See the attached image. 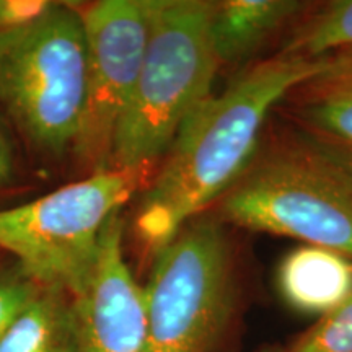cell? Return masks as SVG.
<instances>
[{"label":"cell","mask_w":352,"mask_h":352,"mask_svg":"<svg viewBox=\"0 0 352 352\" xmlns=\"http://www.w3.org/2000/svg\"><path fill=\"white\" fill-rule=\"evenodd\" d=\"M54 3L50 0H0V33L34 23L46 15Z\"/></svg>","instance_id":"cell-16"},{"label":"cell","mask_w":352,"mask_h":352,"mask_svg":"<svg viewBox=\"0 0 352 352\" xmlns=\"http://www.w3.org/2000/svg\"><path fill=\"white\" fill-rule=\"evenodd\" d=\"M0 352H78L72 296L38 285L0 336Z\"/></svg>","instance_id":"cell-11"},{"label":"cell","mask_w":352,"mask_h":352,"mask_svg":"<svg viewBox=\"0 0 352 352\" xmlns=\"http://www.w3.org/2000/svg\"><path fill=\"white\" fill-rule=\"evenodd\" d=\"M328 67V56L280 54L202 101L179 129L135 212V235L144 248L160 252L196 215L222 199L258 153L261 131L276 104Z\"/></svg>","instance_id":"cell-1"},{"label":"cell","mask_w":352,"mask_h":352,"mask_svg":"<svg viewBox=\"0 0 352 352\" xmlns=\"http://www.w3.org/2000/svg\"><path fill=\"white\" fill-rule=\"evenodd\" d=\"M220 217L352 259V179L302 134L258 151L220 199Z\"/></svg>","instance_id":"cell-3"},{"label":"cell","mask_w":352,"mask_h":352,"mask_svg":"<svg viewBox=\"0 0 352 352\" xmlns=\"http://www.w3.org/2000/svg\"><path fill=\"white\" fill-rule=\"evenodd\" d=\"M122 232L116 215L104 228L90 279L72 297L78 352H145L144 287L126 263Z\"/></svg>","instance_id":"cell-8"},{"label":"cell","mask_w":352,"mask_h":352,"mask_svg":"<svg viewBox=\"0 0 352 352\" xmlns=\"http://www.w3.org/2000/svg\"><path fill=\"white\" fill-rule=\"evenodd\" d=\"M305 85L307 91L292 108L300 134L352 179V87L320 78Z\"/></svg>","instance_id":"cell-12"},{"label":"cell","mask_w":352,"mask_h":352,"mask_svg":"<svg viewBox=\"0 0 352 352\" xmlns=\"http://www.w3.org/2000/svg\"><path fill=\"white\" fill-rule=\"evenodd\" d=\"M78 10L85 28L88 77L74 151L94 173L111 168L114 134L147 47L148 0H100Z\"/></svg>","instance_id":"cell-7"},{"label":"cell","mask_w":352,"mask_h":352,"mask_svg":"<svg viewBox=\"0 0 352 352\" xmlns=\"http://www.w3.org/2000/svg\"><path fill=\"white\" fill-rule=\"evenodd\" d=\"M328 57L329 67L323 76L318 77L320 80L352 87V51L338 52Z\"/></svg>","instance_id":"cell-17"},{"label":"cell","mask_w":352,"mask_h":352,"mask_svg":"<svg viewBox=\"0 0 352 352\" xmlns=\"http://www.w3.org/2000/svg\"><path fill=\"white\" fill-rule=\"evenodd\" d=\"M13 166H15V160H13L10 140L0 126V186L7 184L13 178Z\"/></svg>","instance_id":"cell-18"},{"label":"cell","mask_w":352,"mask_h":352,"mask_svg":"<svg viewBox=\"0 0 352 352\" xmlns=\"http://www.w3.org/2000/svg\"><path fill=\"white\" fill-rule=\"evenodd\" d=\"M36 289L38 284L28 279L20 267L0 272V336Z\"/></svg>","instance_id":"cell-15"},{"label":"cell","mask_w":352,"mask_h":352,"mask_svg":"<svg viewBox=\"0 0 352 352\" xmlns=\"http://www.w3.org/2000/svg\"><path fill=\"white\" fill-rule=\"evenodd\" d=\"M80 10L56 2L34 23L0 33V104L34 147L74 148L87 98Z\"/></svg>","instance_id":"cell-5"},{"label":"cell","mask_w":352,"mask_h":352,"mask_svg":"<svg viewBox=\"0 0 352 352\" xmlns=\"http://www.w3.org/2000/svg\"><path fill=\"white\" fill-rule=\"evenodd\" d=\"M277 283L290 307L328 315L352 298V259L321 246H298L280 263Z\"/></svg>","instance_id":"cell-9"},{"label":"cell","mask_w":352,"mask_h":352,"mask_svg":"<svg viewBox=\"0 0 352 352\" xmlns=\"http://www.w3.org/2000/svg\"><path fill=\"white\" fill-rule=\"evenodd\" d=\"M346 51H352V0H336L298 25L280 54L320 59Z\"/></svg>","instance_id":"cell-13"},{"label":"cell","mask_w":352,"mask_h":352,"mask_svg":"<svg viewBox=\"0 0 352 352\" xmlns=\"http://www.w3.org/2000/svg\"><path fill=\"white\" fill-rule=\"evenodd\" d=\"M305 8L297 0L215 2L210 36L219 64H236L256 54Z\"/></svg>","instance_id":"cell-10"},{"label":"cell","mask_w":352,"mask_h":352,"mask_svg":"<svg viewBox=\"0 0 352 352\" xmlns=\"http://www.w3.org/2000/svg\"><path fill=\"white\" fill-rule=\"evenodd\" d=\"M285 352H352V298L318 323Z\"/></svg>","instance_id":"cell-14"},{"label":"cell","mask_w":352,"mask_h":352,"mask_svg":"<svg viewBox=\"0 0 352 352\" xmlns=\"http://www.w3.org/2000/svg\"><path fill=\"white\" fill-rule=\"evenodd\" d=\"M147 173L111 166L0 210V250L13 254L34 284L76 297L90 279L104 228L139 191Z\"/></svg>","instance_id":"cell-4"},{"label":"cell","mask_w":352,"mask_h":352,"mask_svg":"<svg viewBox=\"0 0 352 352\" xmlns=\"http://www.w3.org/2000/svg\"><path fill=\"white\" fill-rule=\"evenodd\" d=\"M144 298L145 352L217 347L235 310L230 245L219 220H192L155 253Z\"/></svg>","instance_id":"cell-6"},{"label":"cell","mask_w":352,"mask_h":352,"mask_svg":"<svg viewBox=\"0 0 352 352\" xmlns=\"http://www.w3.org/2000/svg\"><path fill=\"white\" fill-rule=\"evenodd\" d=\"M214 7L208 0H148L147 47L114 134L113 168H151L210 96L220 65L210 36Z\"/></svg>","instance_id":"cell-2"}]
</instances>
